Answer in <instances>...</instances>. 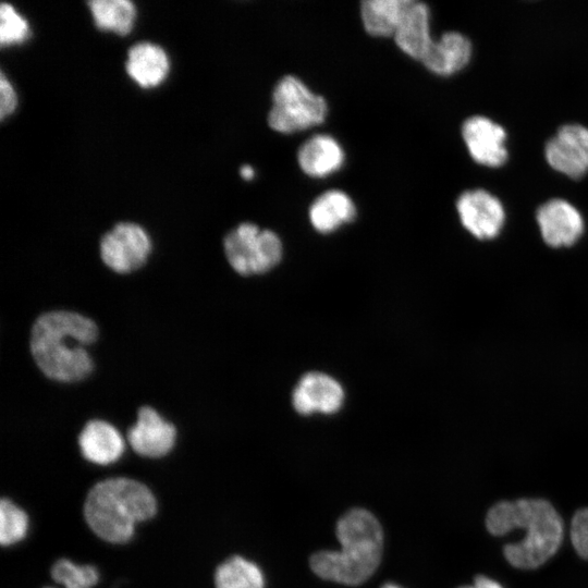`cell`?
<instances>
[{
    "label": "cell",
    "instance_id": "30",
    "mask_svg": "<svg viewBox=\"0 0 588 588\" xmlns=\"http://www.w3.org/2000/svg\"><path fill=\"white\" fill-rule=\"evenodd\" d=\"M44 588H53V587H44Z\"/></svg>",
    "mask_w": 588,
    "mask_h": 588
},
{
    "label": "cell",
    "instance_id": "3",
    "mask_svg": "<svg viewBox=\"0 0 588 588\" xmlns=\"http://www.w3.org/2000/svg\"><path fill=\"white\" fill-rule=\"evenodd\" d=\"M335 534L340 551L314 553L309 565L319 577L357 586L366 581L380 564L383 531L378 519L367 510L353 509L338 522Z\"/></svg>",
    "mask_w": 588,
    "mask_h": 588
},
{
    "label": "cell",
    "instance_id": "22",
    "mask_svg": "<svg viewBox=\"0 0 588 588\" xmlns=\"http://www.w3.org/2000/svg\"><path fill=\"white\" fill-rule=\"evenodd\" d=\"M216 588H264L261 569L252 561L233 555L220 564L215 573Z\"/></svg>",
    "mask_w": 588,
    "mask_h": 588
},
{
    "label": "cell",
    "instance_id": "8",
    "mask_svg": "<svg viewBox=\"0 0 588 588\" xmlns=\"http://www.w3.org/2000/svg\"><path fill=\"white\" fill-rule=\"evenodd\" d=\"M456 210L463 226L478 240H491L502 230V203L485 189L466 191L457 198Z\"/></svg>",
    "mask_w": 588,
    "mask_h": 588
},
{
    "label": "cell",
    "instance_id": "16",
    "mask_svg": "<svg viewBox=\"0 0 588 588\" xmlns=\"http://www.w3.org/2000/svg\"><path fill=\"white\" fill-rule=\"evenodd\" d=\"M393 38L396 46L405 54L422 61L434 41L430 34V10L428 5L412 0Z\"/></svg>",
    "mask_w": 588,
    "mask_h": 588
},
{
    "label": "cell",
    "instance_id": "11",
    "mask_svg": "<svg viewBox=\"0 0 588 588\" xmlns=\"http://www.w3.org/2000/svg\"><path fill=\"white\" fill-rule=\"evenodd\" d=\"M344 402V390L339 381L327 373L304 375L292 393L294 409L301 415L336 413Z\"/></svg>",
    "mask_w": 588,
    "mask_h": 588
},
{
    "label": "cell",
    "instance_id": "19",
    "mask_svg": "<svg viewBox=\"0 0 588 588\" xmlns=\"http://www.w3.org/2000/svg\"><path fill=\"white\" fill-rule=\"evenodd\" d=\"M356 206L343 191L330 189L311 203L308 218L313 228L321 233H332L356 218Z\"/></svg>",
    "mask_w": 588,
    "mask_h": 588
},
{
    "label": "cell",
    "instance_id": "17",
    "mask_svg": "<svg viewBox=\"0 0 588 588\" xmlns=\"http://www.w3.org/2000/svg\"><path fill=\"white\" fill-rule=\"evenodd\" d=\"M82 455L89 462L108 465L118 461L124 451V441L120 432L111 424L101 420H89L78 436Z\"/></svg>",
    "mask_w": 588,
    "mask_h": 588
},
{
    "label": "cell",
    "instance_id": "2",
    "mask_svg": "<svg viewBox=\"0 0 588 588\" xmlns=\"http://www.w3.org/2000/svg\"><path fill=\"white\" fill-rule=\"evenodd\" d=\"M486 526L494 536L513 529L526 530L522 541L503 548L507 562L523 569H532L547 562L558 551L564 536L561 516L542 499L498 502L488 511Z\"/></svg>",
    "mask_w": 588,
    "mask_h": 588
},
{
    "label": "cell",
    "instance_id": "13",
    "mask_svg": "<svg viewBox=\"0 0 588 588\" xmlns=\"http://www.w3.org/2000/svg\"><path fill=\"white\" fill-rule=\"evenodd\" d=\"M536 220L546 244L566 247L575 244L584 232L580 212L564 199H551L541 205Z\"/></svg>",
    "mask_w": 588,
    "mask_h": 588
},
{
    "label": "cell",
    "instance_id": "29",
    "mask_svg": "<svg viewBox=\"0 0 588 588\" xmlns=\"http://www.w3.org/2000/svg\"><path fill=\"white\" fill-rule=\"evenodd\" d=\"M381 588H402L395 584H392V583H388L385 585H383Z\"/></svg>",
    "mask_w": 588,
    "mask_h": 588
},
{
    "label": "cell",
    "instance_id": "10",
    "mask_svg": "<svg viewBox=\"0 0 588 588\" xmlns=\"http://www.w3.org/2000/svg\"><path fill=\"white\" fill-rule=\"evenodd\" d=\"M462 136L477 163L498 168L507 160L506 132L492 120L482 115L468 118L462 125Z\"/></svg>",
    "mask_w": 588,
    "mask_h": 588
},
{
    "label": "cell",
    "instance_id": "5",
    "mask_svg": "<svg viewBox=\"0 0 588 588\" xmlns=\"http://www.w3.org/2000/svg\"><path fill=\"white\" fill-rule=\"evenodd\" d=\"M268 124L275 132L292 134L317 126L328 115V102L294 75L281 77L272 90Z\"/></svg>",
    "mask_w": 588,
    "mask_h": 588
},
{
    "label": "cell",
    "instance_id": "20",
    "mask_svg": "<svg viewBox=\"0 0 588 588\" xmlns=\"http://www.w3.org/2000/svg\"><path fill=\"white\" fill-rule=\"evenodd\" d=\"M412 0H366L360 3L365 30L375 37H393Z\"/></svg>",
    "mask_w": 588,
    "mask_h": 588
},
{
    "label": "cell",
    "instance_id": "6",
    "mask_svg": "<svg viewBox=\"0 0 588 588\" xmlns=\"http://www.w3.org/2000/svg\"><path fill=\"white\" fill-rule=\"evenodd\" d=\"M223 247L230 266L241 275L260 274L274 268L283 254L277 233L243 222L230 231Z\"/></svg>",
    "mask_w": 588,
    "mask_h": 588
},
{
    "label": "cell",
    "instance_id": "12",
    "mask_svg": "<svg viewBox=\"0 0 588 588\" xmlns=\"http://www.w3.org/2000/svg\"><path fill=\"white\" fill-rule=\"evenodd\" d=\"M175 438L174 425L150 406L138 409L137 420L127 431L132 449L137 454L151 458L167 455L173 449Z\"/></svg>",
    "mask_w": 588,
    "mask_h": 588
},
{
    "label": "cell",
    "instance_id": "18",
    "mask_svg": "<svg viewBox=\"0 0 588 588\" xmlns=\"http://www.w3.org/2000/svg\"><path fill=\"white\" fill-rule=\"evenodd\" d=\"M471 57V42L463 34L446 32L433 41L422 64L439 76H450L463 70Z\"/></svg>",
    "mask_w": 588,
    "mask_h": 588
},
{
    "label": "cell",
    "instance_id": "4",
    "mask_svg": "<svg viewBox=\"0 0 588 588\" xmlns=\"http://www.w3.org/2000/svg\"><path fill=\"white\" fill-rule=\"evenodd\" d=\"M83 512L100 539L122 544L132 539L136 523L156 515L157 501L150 489L137 480L109 478L89 490Z\"/></svg>",
    "mask_w": 588,
    "mask_h": 588
},
{
    "label": "cell",
    "instance_id": "25",
    "mask_svg": "<svg viewBox=\"0 0 588 588\" xmlns=\"http://www.w3.org/2000/svg\"><path fill=\"white\" fill-rule=\"evenodd\" d=\"M30 36L27 20L11 3L3 2L0 8V44L11 47L25 42Z\"/></svg>",
    "mask_w": 588,
    "mask_h": 588
},
{
    "label": "cell",
    "instance_id": "26",
    "mask_svg": "<svg viewBox=\"0 0 588 588\" xmlns=\"http://www.w3.org/2000/svg\"><path fill=\"white\" fill-rule=\"evenodd\" d=\"M0 118L3 121L12 115L17 107L16 91L3 71L0 75Z\"/></svg>",
    "mask_w": 588,
    "mask_h": 588
},
{
    "label": "cell",
    "instance_id": "7",
    "mask_svg": "<svg viewBox=\"0 0 588 588\" xmlns=\"http://www.w3.org/2000/svg\"><path fill=\"white\" fill-rule=\"evenodd\" d=\"M99 250L108 268L118 273H130L146 264L151 252V240L142 225L119 222L102 235Z\"/></svg>",
    "mask_w": 588,
    "mask_h": 588
},
{
    "label": "cell",
    "instance_id": "28",
    "mask_svg": "<svg viewBox=\"0 0 588 588\" xmlns=\"http://www.w3.org/2000/svg\"><path fill=\"white\" fill-rule=\"evenodd\" d=\"M240 175L242 176V179L250 181L255 176V170L248 164L242 166L240 169Z\"/></svg>",
    "mask_w": 588,
    "mask_h": 588
},
{
    "label": "cell",
    "instance_id": "15",
    "mask_svg": "<svg viewBox=\"0 0 588 588\" xmlns=\"http://www.w3.org/2000/svg\"><path fill=\"white\" fill-rule=\"evenodd\" d=\"M345 160L341 144L331 135L316 134L305 140L297 151V163L308 176L321 179L339 171Z\"/></svg>",
    "mask_w": 588,
    "mask_h": 588
},
{
    "label": "cell",
    "instance_id": "21",
    "mask_svg": "<svg viewBox=\"0 0 588 588\" xmlns=\"http://www.w3.org/2000/svg\"><path fill=\"white\" fill-rule=\"evenodd\" d=\"M95 26L119 36L130 34L137 19V9L128 0H91L87 2Z\"/></svg>",
    "mask_w": 588,
    "mask_h": 588
},
{
    "label": "cell",
    "instance_id": "24",
    "mask_svg": "<svg viewBox=\"0 0 588 588\" xmlns=\"http://www.w3.org/2000/svg\"><path fill=\"white\" fill-rule=\"evenodd\" d=\"M28 519L26 513L12 501L3 498L0 503V542L11 546L26 536Z\"/></svg>",
    "mask_w": 588,
    "mask_h": 588
},
{
    "label": "cell",
    "instance_id": "23",
    "mask_svg": "<svg viewBox=\"0 0 588 588\" xmlns=\"http://www.w3.org/2000/svg\"><path fill=\"white\" fill-rule=\"evenodd\" d=\"M51 577L65 588H91L97 584L99 574L91 565H76L60 559L51 567Z\"/></svg>",
    "mask_w": 588,
    "mask_h": 588
},
{
    "label": "cell",
    "instance_id": "14",
    "mask_svg": "<svg viewBox=\"0 0 588 588\" xmlns=\"http://www.w3.org/2000/svg\"><path fill=\"white\" fill-rule=\"evenodd\" d=\"M170 66L168 52L157 44L136 42L127 51L125 71L142 88L160 86L167 79Z\"/></svg>",
    "mask_w": 588,
    "mask_h": 588
},
{
    "label": "cell",
    "instance_id": "27",
    "mask_svg": "<svg viewBox=\"0 0 588 588\" xmlns=\"http://www.w3.org/2000/svg\"><path fill=\"white\" fill-rule=\"evenodd\" d=\"M460 588H503L498 581L479 575L475 578L474 584L471 586H463Z\"/></svg>",
    "mask_w": 588,
    "mask_h": 588
},
{
    "label": "cell",
    "instance_id": "1",
    "mask_svg": "<svg viewBox=\"0 0 588 588\" xmlns=\"http://www.w3.org/2000/svg\"><path fill=\"white\" fill-rule=\"evenodd\" d=\"M98 336L96 323L77 313L42 314L30 331V352L41 372L56 381L76 382L89 376L93 359L85 346Z\"/></svg>",
    "mask_w": 588,
    "mask_h": 588
},
{
    "label": "cell",
    "instance_id": "9",
    "mask_svg": "<svg viewBox=\"0 0 588 588\" xmlns=\"http://www.w3.org/2000/svg\"><path fill=\"white\" fill-rule=\"evenodd\" d=\"M544 157L551 168L572 179L588 172V128L579 124H566L559 128L544 148Z\"/></svg>",
    "mask_w": 588,
    "mask_h": 588
}]
</instances>
